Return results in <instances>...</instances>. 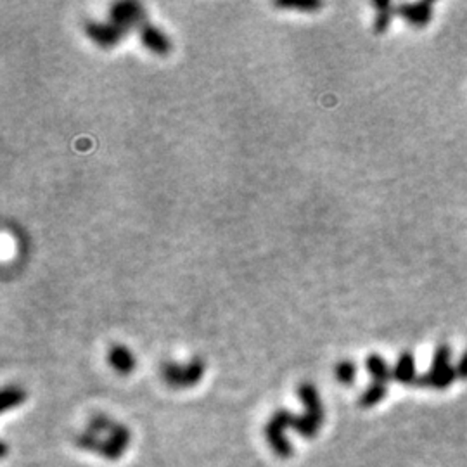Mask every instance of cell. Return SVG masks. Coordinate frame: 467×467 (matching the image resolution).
Wrapping results in <instances>:
<instances>
[{
  "label": "cell",
  "instance_id": "30bf717a",
  "mask_svg": "<svg viewBox=\"0 0 467 467\" xmlns=\"http://www.w3.org/2000/svg\"><path fill=\"white\" fill-rule=\"evenodd\" d=\"M108 363L118 374L126 376L135 369V357L123 344H113L108 351Z\"/></svg>",
  "mask_w": 467,
  "mask_h": 467
},
{
  "label": "cell",
  "instance_id": "ba28073f",
  "mask_svg": "<svg viewBox=\"0 0 467 467\" xmlns=\"http://www.w3.org/2000/svg\"><path fill=\"white\" fill-rule=\"evenodd\" d=\"M396 14L407 23H411L412 26H424L432 19V4H401V6L396 7Z\"/></svg>",
  "mask_w": 467,
  "mask_h": 467
},
{
  "label": "cell",
  "instance_id": "8992f818",
  "mask_svg": "<svg viewBox=\"0 0 467 467\" xmlns=\"http://www.w3.org/2000/svg\"><path fill=\"white\" fill-rule=\"evenodd\" d=\"M139 33H140V42H142L145 49H149V51L154 52V54L158 56L170 54L171 51L170 38H168V35H164L158 26L147 25V23H145V25H142L139 28Z\"/></svg>",
  "mask_w": 467,
  "mask_h": 467
},
{
  "label": "cell",
  "instance_id": "6da1fadb",
  "mask_svg": "<svg viewBox=\"0 0 467 467\" xmlns=\"http://www.w3.org/2000/svg\"><path fill=\"white\" fill-rule=\"evenodd\" d=\"M205 374V362L201 358H193L187 365L166 362L162 365V377L171 388H189L198 384Z\"/></svg>",
  "mask_w": 467,
  "mask_h": 467
},
{
  "label": "cell",
  "instance_id": "52a82bcc",
  "mask_svg": "<svg viewBox=\"0 0 467 467\" xmlns=\"http://www.w3.org/2000/svg\"><path fill=\"white\" fill-rule=\"evenodd\" d=\"M298 396H300L301 404L305 407L306 416L312 417L315 423H319L322 426L324 423V405L320 401L319 392H317L315 386L312 382H301L298 386Z\"/></svg>",
  "mask_w": 467,
  "mask_h": 467
},
{
  "label": "cell",
  "instance_id": "d6986e66",
  "mask_svg": "<svg viewBox=\"0 0 467 467\" xmlns=\"http://www.w3.org/2000/svg\"><path fill=\"white\" fill-rule=\"evenodd\" d=\"M114 420L109 419L106 413H94L89 420V431L90 435H101V432H109L111 426H113Z\"/></svg>",
  "mask_w": 467,
  "mask_h": 467
},
{
  "label": "cell",
  "instance_id": "5bb4252c",
  "mask_svg": "<svg viewBox=\"0 0 467 467\" xmlns=\"http://www.w3.org/2000/svg\"><path fill=\"white\" fill-rule=\"evenodd\" d=\"M374 7L377 9V16L372 23L374 33L381 35V33L388 32L389 25H392V19L396 14V7L392 2L384 0V2H374Z\"/></svg>",
  "mask_w": 467,
  "mask_h": 467
},
{
  "label": "cell",
  "instance_id": "3957f363",
  "mask_svg": "<svg viewBox=\"0 0 467 467\" xmlns=\"http://www.w3.org/2000/svg\"><path fill=\"white\" fill-rule=\"evenodd\" d=\"M87 37L94 42L95 45L102 49H111L120 44L126 35V32L120 26H116L111 21H87L85 23Z\"/></svg>",
  "mask_w": 467,
  "mask_h": 467
},
{
  "label": "cell",
  "instance_id": "9a60e30c",
  "mask_svg": "<svg viewBox=\"0 0 467 467\" xmlns=\"http://www.w3.org/2000/svg\"><path fill=\"white\" fill-rule=\"evenodd\" d=\"M386 393H388L386 384H382V382H372V384L367 386L365 392L360 395L358 405L363 408L374 407V405H377L379 401L386 396Z\"/></svg>",
  "mask_w": 467,
  "mask_h": 467
},
{
  "label": "cell",
  "instance_id": "2e32d148",
  "mask_svg": "<svg viewBox=\"0 0 467 467\" xmlns=\"http://www.w3.org/2000/svg\"><path fill=\"white\" fill-rule=\"evenodd\" d=\"M25 400H26L25 389L19 388V386H6L2 392V398H0V401H2V412H7L11 411V408L19 407Z\"/></svg>",
  "mask_w": 467,
  "mask_h": 467
},
{
  "label": "cell",
  "instance_id": "4fadbf2b",
  "mask_svg": "<svg viewBox=\"0 0 467 467\" xmlns=\"http://www.w3.org/2000/svg\"><path fill=\"white\" fill-rule=\"evenodd\" d=\"M365 365H367V370H369L370 377L374 379V382H382V384H386L389 379H393L392 367L388 365V362H386L381 355H377V353L369 355V357H367Z\"/></svg>",
  "mask_w": 467,
  "mask_h": 467
},
{
  "label": "cell",
  "instance_id": "8fae6325",
  "mask_svg": "<svg viewBox=\"0 0 467 467\" xmlns=\"http://www.w3.org/2000/svg\"><path fill=\"white\" fill-rule=\"evenodd\" d=\"M265 436L269 439L272 450L282 459H289L293 455V445L289 443V439L284 436V427H281L279 424H275L274 420H269V424L265 426Z\"/></svg>",
  "mask_w": 467,
  "mask_h": 467
},
{
  "label": "cell",
  "instance_id": "ac0fdd59",
  "mask_svg": "<svg viewBox=\"0 0 467 467\" xmlns=\"http://www.w3.org/2000/svg\"><path fill=\"white\" fill-rule=\"evenodd\" d=\"M109 439H113L120 449L126 450L130 445V439H132V435H130V430L123 426V424L113 423V426H111L109 430Z\"/></svg>",
  "mask_w": 467,
  "mask_h": 467
},
{
  "label": "cell",
  "instance_id": "7402d4cb",
  "mask_svg": "<svg viewBox=\"0 0 467 467\" xmlns=\"http://www.w3.org/2000/svg\"><path fill=\"white\" fill-rule=\"evenodd\" d=\"M455 370H457V377L462 379V381H467V350L462 353L461 360L455 365Z\"/></svg>",
  "mask_w": 467,
  "mask_h": 467
},
{
  "label": "cell",
  "instance_id": "7a4b0ae2",
  "mask_svg": "<svg viewBox=\"0 0 467 467\" xmlns=\"http://www.w3.org/2000/svg\"><path fill=\"white\" fill-rule=\"evenodd\" d=\"M109 21L128 33L132 28H140L145 25V11L139 2L121 0L109 7Z\"/></svg>",
  "mask_w": 467,
  "mask_h": 467
},
{
  "label": "cell",
  "instance_id": "44dd1931",
  "mask_svg": "<svg viewBox=\"0 0 467 467\" xmlns=\"http://www.w3.org/2000/svg\"><path fill=\"white\" fill-rule=\"evenodd\" d=\"M275 7L279 9H294V11H305V13H310V11H317L322 7V4L315 2V0H303V2H275Z\"/></svg>",
  "mask_w": 467,
  "mask_h": 467
},
{
  "label": "cell",
  "instance_id": "7c38bea8",
  "mask_svg": "<svg viewBox=\"0 0 467 467\" xmlns=\"http://www.w3.org/2000/svg\"><path fill=\"white\" fill-rule=\"evenodd\" d=\"M416 360L411 351H404L396 360V365L393 369V379H396L401 384H416L417 381Z\"/></svg>",
  "mask_w": 467,
  "mask_h": 467
},
{
  "label": "cell",
  "instance_id": "277c9868",
  "mask_svg": "<svg viewBox=\"0 0 467 467\" xmlns=\"http://www.w3.org/2000/svg\"><path fill=\"white\" fill-rule=\"evenodd\" d=\"M270 420H274L275 424H279V426L284 427V430L286 427H293V430L300 436H303V438H313L320 430V424L315 423L310 416H306V413L296 416V413H291L289 411H286V408L274 412Z\"/></svg>",
  "mask_w": 467,
  "mask_h": 467
},
{
  "label": "cell",
  "instance_id": "e0dca14e",
  "mask_svg": "<svg viewBox=\"0 0 467 467\" xmlns=\"http://www.w3.org/2000/svg\"><path fill=\"white\" fill-rule=\"evenodd\" d=\"M357 377V367L350 360H341V362L336 365V379H338L341 384H351Z\"/></svg>",
  "mask_w": 467,
  "mask_h": 467
},
{
  "label": "cell",
  "instance_id": "9c48e42d",
  "mask_svg": "<svg viewBox=\"0 0 467 467\" xmlns=\"http://www.w3.org/2000/svg\"><path fill=\"white\" fill-rule=\"evenodd\" d=\"M457 377V370H455V367H447V369H442V370H427L426 374H420L419 377H417L416 381V386H419V388H432V389H447L451 382L455 381Z\"/></svg>",
  "mask_w": 467,
  "mask_h": 467
},
{
  "label": "cell",
  "instance_id": "ffe728a7",
  "mask_svg": "<svg viewBox=\"0 0 467 467\" xmlns=\"http://www.w3.org/2000/svg\"><path fill=\"white\" fill-rule=\"evenodd\" d=\"M450 358H451V350L449 344H439V346L436 348L435 355H432L431 369L435 370L447 369V367H450Z\"/></svg>",
  "mask_w": 467,
  "mask_h": 467
},
{
  "label": "cell",
  "instance_id": "5b68a950",
  "mask_svg": "<svg viewBox=\"0 0 467 467\" xmlns=\"http://www.w3.org/2000/svg\"><path fill=\"white\" fill-rule=\"evenodd\" d=\"M75 443L80 449L95 451V454L102 455V457L108 459V461H118L125 451L123 449H120L113 439H101L95 435H90V432H82V435L76 436Z\"/></svg>",
  "mask_w": 467,
  "mask_h": 467
}]
</instances>
